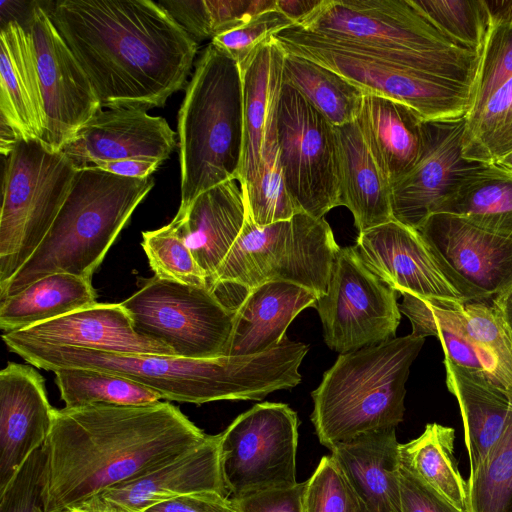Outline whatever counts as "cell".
<instances>
[{
  "instance_id": "cell-1",
  "label": "cell",
  "mask_w": 512,
  "mask_h": 512,
  "mask_svg": "<svg viewBox=\"0 0 512 512\" xmlns=\"http://www.w3.org/2000/svg\"><path fill=\"white\" fill-rule=\"evenodd\" d=\"M102 108L165 105L191 72L197 42L151 0H64L48 11Z\"/></svg>"
},
{
  "instance_id": "cell-2",
  "label": "cell",
  "mask_w": 512,
  "mask_h": 512,
  "mask_svg": "<svg viewBox=\"0 0 512 512\" xmlns=\"http://www.w3.org/2000/svg\"><path fill=\"white\" fill-rule=\"evenodd\" d=\"M208 434L169 402L55 409L45 441V512H64L165 465Z\"/></svg>"
},
{
  "instance_id": "cell-3",
  "label": "cell",
  "mask_w": 512,
  "mask_h": 512,
  "mask_svg": "<svg viewBox=\"0 0 512 512\" xmlns=\"http://www.w3.org/2000/svg\"><path fill=\"white\" fill-rule=\"evenodd\" d=\"M8 349L39 369H88L127 378L161 399L196 405L220 400H262L301 382L299 367L308 345L287 338L276 348L254 355L191 359L124 354L16 338L3 333Z\"/></svg>"
},
{
  "instance_id": "cell-4",
  "label": "cell",
  "mask_w": 512,
  "mask_h": 512,
  "mask_svg": "<svg viewBox=\"0 0 512 512\" xmlns=\"http://www.w3.org/2000/svg\"><path fill=\"white\" fill-rule=\"evenodd\" d=\"M153 186L152 177L125 178L93 166L78 169L69 194L40 245L20 269L0 285V300L55 273L91 280Z\"/></svg>"
},
{
  "instance_id": "cell-5",
  "label": "cell",
  "mask_w": 512,
  "mask_h": 512,
  "mask_svg": "<svg viewBox=\"0 0 512 512\" xmlns=\"http://www.w3.org/2000/svg\"><path fill=\"white\" fill-rule=\"evenodd\" d=\"M293 25L344 49L476 80L480 54L444 35L409 0H322Z\"/></svg>"
},
{
  "instance_id": "cell-6",
  "label": "cell",
  "mask_w": 512,
  "mask_h": 512,
  "mask_svg": "<svg viewBox=\"0 0 512 512\" xmlns=\"http://www.w3.org/2000/svg\"><path fill=\"white\" fill-rule=\"evenodd\" d=\"M425 338L409 334L339 354L311 392L310 419L319 442L332 450L404 418L405 384Z\"/></svg>"
},
{
  "instance_id": "cell-7",
  "label": "cell",
  "mask_w": 512,
  "mask_h": 512,
  "mask_svg": "<svg viewBox=\"0 0 512 512\" xmlns=\"http://www.w3.org/2000/svg\"><path fill=\"white\" fill-rule=\"evenodd\" d=\"M181 202L238 180L243 151L241 71L211 43L196 62L178 113Z\"/></svg>"
},
{
  "instance_id": "cell-8",
  "label": "cell",
  "mask_w": 512,
  "mask_h": 512,
  "mask_svg": "<svg viewBox=\"0 0 512 512\" xmlns=\"http://www.w3.org/2000/svg\"><path fill=\"white\" fill-rule=\"evenodd\" d=\"M340 246L324 218L304 212L290 220L256 225L246 210L242 231L218 268L210 287H243L271 281L297 284L323 295Z\"/></svg>"
},
{
  "instance_id": "cell-9",
  "label": "cell",
  "mask_w": 512,
  "mask_h": 512,
  "mask_svg": "<svg viewBox=\"0 0 512 512\" xmlns=\"http://www.w3.org/2000/svg\"><path fill=\"white\" fill-rule=\"evenodd\" d=\"M0 212V285L40 245L72 186L76 167L44 139L20 138L5 156Z\"/></svg>"
},
{
  "instance_id": "cell-10",
  "label": "cell",
  "mask_w": 512,
  "mask_h": 512,
  "mask_svg": "<svg viewBox=\"0 0 512 512\" xmlns=\"http://www.w3.org/2000/svg\"><path fill=\"white\" fill-rule=\"evenodd\" d=\"M285 52L306 58L341 75L366 94L400 102L424 121L466 117L475 82L430 72L344 49L292 25L273 36Z\"/></svg>"
},
{
  "instance_id": "cell-11",
  "label": "cell",
  "mask_w": 512,
  "mask_h": 512,
  "mask_svg": "<svg viewBox=\"0 0 512 512\" xmlns=\"http://www.w3.org/2000/svg\"><path fill=\"white\" fill-rule=\"evenodd\" d=\"M121 305L139 334L165 344L178 357L227 355L235 307L227 306L209 286L154 276Z\"/></svg>"
},
{
  "instance_id": "cell-12",
  "label": "cell",
  "mask_w": 512,
  "mask_h": 512,
  "mask_svg": "<svg viewBox=\"0 0 512 512\" xmlns=\"http://www.w3.org/2000/svg\"><path fill=\"white\" fill-rule=\"evenodd\" d=\"M297 413L284 403L262 402L220 433V465L230 498L296 485Z\"/></svg>"
},
{
  "instance_id": "cell-13",
  "label": "cell",
  "mask_w": 512,
  "mask_h": 512,
  "mask_svg": "<svg viewBox=\"0 0 512 512\" xmlns=\"http://www.w3.org/2000/svg\"><path fill=\"white\" fill-rule=\"evenodd\" d=\"M399 310L413 335L437 337L444 361L512 395V339L491 301L445 302L404 293Z\"/></svg>"
},
{
  "instance_id": "cell-14",
  "label": "cell",
  "mask_w": 512,
  "mask_h": 512,
  "mask_svg": "<svg viewBox=\"0 0 512 512\" xmlns=\"http://www.w3.org/2000/svg\"><path fill=\"white\" fill-rule=\"evenodd\" d=\"M277 144L284 179L299 210L320 219L339 206L336 128L287 83L278 108Z\"/></svg>"
},
{
  "instance_id": "cell-15",
  "label": "cell",
  "mask_w": 512,
  "mask_h": 512,
  "mask_svg": "<svg viewBox=\"0 0 512 512\" xmlns=\"http://www.w3.org/2000/svg\"><path fill=\"white\" fill-rule=\"evenodd\" d=\"M397 295L366 267L354 246L340 247L327 290L314 305L326 345L345 354L395 338L401 319Z\"/></svg>"
},
{
  "instance_id": "cell-16",
  "label": "cell",
  "mask_w": 512,
  "mask_h": 512,
  "mask_svg": "<svg viewBox=\"0 0 512 512\" xmlns=\"http://www.w3.org/2000/svg\"><path fill=\"white\" fill-rule=\"evenodd\" d=\"M440 270L464 302L491 301L512 284V239L448 213L417 229Z\"/></svg>"
},
{
  "instance_id": "cell-17",
  "label": "cell",
  "mask_w": 512,
  "mask_h": 512,
  "mask_svg": "<svg viewBox=\"0 0 512 512\" xmlns=\"http://www.w3.org/2000/svg\"><path fill=\"white\" fill-rule=\"evenodd\" d=\"M26 29L34 51L44 106V140L53 149L61 150L102 107L48 10L33 7Z\"/></svg>"
},
{
  "instance_id": "cell-18",
  "label": "cell",
  "mask_w": 512,
  "mask_h": 512,
  "mask_svg": "<svg viewBox=\"0 0 512 512\" xmlns=\"http://www.w3.org/2000/svg\"><path fill=\"white\" fill-rule=\"evenodd\" d=\"M466 117L424 121L423 145L414 167L391 184L394 220L417 230L479 162L463 157Z\"/></svg>"
},
{
  "instance_id": "cell-19",
  "label": "cell",
  "mask_w": 512,
  "mask_h": 512,
  "mask_svg": "<svg viewBox=\"0 0 512 512\" xmlns=\"http://www.w3.org/2000/svg\"><path fill=\"white\" fill-rule=\"evenodd\" d=\"M176 146V132L160 116L136 108L101 109L62 147L76 169L99 161L144 159L164 162Z\"/></svg>"
},
{
  "instance_id": "cell-20",
  "label": "cell",
  "mask_w": 512,
  "mask_h": 512,
  "mask_svg": "<svg viewBox=\"0 0 512 512\" xmlns=\"http://www.w3.org/2000/svg\"><path fill=\"white\" fill-rule=\"evenodd\" d=\"M354 247L366 267L398 294L464 302L417 230L392 220L359 233Z\"/></svg>"
},
{
  "instance_id": "cell-21",
  "label": "cell",
  "mask_w": 512,
  "mask_h": 512,
  "mask_svg": "<svg viewBox=\"0 0 512 512\" xmlns=\"http://www.w3.org/2000/svg\"><path fill=\"white\" fill-rule=\"evenodd\" d=\"M55 408L43 377L30 365L8 363L0 372V492L45 444Z\"/></svg>"
},
{
  "instance_id": "cell-22",
  "label": "cell",
  "mask_w": 512,
  "mask_h": 512,
  "mask_svg": "<svg viewBox=\"0 0 512 512\" xmlns=\"http://www.w3.org/2000/svg\"><path fill=\"white\" fill-rule=\"evenodd\" d=\"M221 435L206 440L153 471L94 496L121 512H143L180 496L215 491L228 496L220 465ZM229 497V496H228Z\"/></svg>"
},
{
  "instance_id": "cell-23",
  "label": "cell",
  "mask_w": 512,
  "mask_h": 512,
  "mask_svg": "<svg viewBox=\"0 0 512 512\" xmlns=\"http://www.w3.org/2000/svg\"><path fill=\"white\" fill-rule=\"evenodd\" d=\"M9 334L55 346L124 354L176 356L165 344L139 334L121 303H96Z\"/></svg>"
},
{
  "instance_id": "cell-24",
  "label": "cell",
  "mask_w": 512,
  "mask_h": 512,
  "mask_svg": "<svg viewBox=\"0 0 512 512\" xmlns=\"http://www.w3.org/2000/svg\"><path fill=\"white\" fill-rule=\"evenodd\" d=\"M286 53L274 37L259 47L240 69L242 77L243 151L240 186L249 183L267 150L277 145V117Z\"/></svg>"
},
{
  "instance_id": "cell-25",
  "label": "cell",
  "mask_w": 512,
  "mask_h": 512,
  "mask_svg": "<svg viewBox=\"0 0 512 512\" xmlns=\"http://www.w3.org/2000/svg\"><path fill=\"white\" fill-rule=\"evenodd\" d=\"M317 296L305 287L271 281L248 290L235 307L232 334L226 356H247L278 347L286 330L305 308L314 307Z\"/></svg>"
},
{
  "instance_id": "cell-26",
  "label": "cell",
  "mask_w": 512,
  "mask_h": 512,
  "mask_svg": "<svg viewBox=\"0 0 512 512\" xmlns=\"http://www.w3.org/2000/svg\"><path fill=\"white\" fill-rule=\"evenodd\" d=\"M396 428L360 435L335 446L331 456L360 506L369 512H401Z\"/></svg>"
},
{
  "instance_id": "cell-27",
  "label": "cell",
  "mask_w": 512,
  "mask_h": 512,
  "mask_svg": "<svg viewBox=\"0 0 512 512\" xmlns=\"http://www.w3.org/2000/svg\"><path fill=\"white\" fill-rule=\"evenodd\" d=\"M176 216L210 287L244 226L246 204L240 183L230 180L203 192L186 210H178Z\"/></svg>"
},
{
  "instance_id": "cell-28",
  "label": "cell",
  "mask_w": 512,
  "mask_h": 512,
  "mask_svg": "<svg viewBox=\"0 0 512 512\" xmlns=\"http://www.w3.org/2000/svg\"><path fill=\"white\" fill-rule=\"evenodd\" d=\"M0 50V119L24 139H44V106L27 29L16 20L4 24Z\"/></svg>"
},
{
  "instance_id": "cell-29",
  "label": "cell",
  "mask_w": 512,
  "mask_h": 512,
  "mask_svg": "<svg viewBox=\"0 0 512 512\" xmlns=\"http://www.w3.org/2000/svg\"><path fill=\"white\" fill-rule=\"evenodd\" d=\"M335 128L339 206L352 213L359 233L394 220L390 182L372 156L356 121Z\"/></svg>"
},
{
  "instance_id": "cell-30",
  "label": "cell",
  "mask_w": 512,
  "mask_h": 512,
  "mask_svg": "<svg viewBox=\"0 0 512 512\" xmlns=\"http://www.w3.org/2000/svg\"><path fill=\"white\" fill-rule=\"evenodd\" d=\"M424 120L410 107L365 94L356 123L390 185L416 164L423 145Z\"/></svg>"
},
{
  "instance_id": "cell-31",
  "label": "cell",
  "mask_w": 512,
  "mask_h": 512,
  "mask_svg": "<svg viewBox=\"0 0 512 512\" xmlns=\"http://www.w3.org/2000/svg\"><path fill=\"white\" fill-rule=\"evenodd\" d=\"M444 364L446 386L459 404L472 473L502 435L512 411V395L481 375Z\"/></svg>"
},
{
  "instance_id": "cell-32",
  "label": "cell",
  "mask_w": 512,
  "mask_h": 512,
  "mask_svg": "<svg viewBox=\"0 0 512 512\" xmlns=\"http://www.w3.org/2000/svg\"><path fill=\"white\" fill-rule=\"evenodd\" d=\"M91 280L67 273L38 279L19 293L0 300L3 333L22 331L96 304Z\"/></svg>"
},
{
  "instance_id": "cell-33",
  "label": "cell",
  "mask_w": 512,
  "mask_h": 512,
  "mask_svg": "<svg viewBox=\"0 0 512 512\" xmlns=\"http://www.w3.org/2000/svg\"><path fill=\"white\" fill-rule=\"evenodd\" d=\"M435 213L461 217L483 230L512 239V173L493 163L478 164Z\"/></svg>"
},
{
  "instance_id": "cell-34",
  "label": "cell",
  "mask_w": 512,
  "mask_h": 512,
  "mask_svg": "<svg viewBox=\"0 0 512 512\" xmlns=\"http://www.w3.org/2000/svg\"><path fill=\"white\" fill-rule=\"evenodd\" d=\"M454 440L453 428L429 423L420 436L399 444L400 467L458 510L470 512L468 485L454 458Z\"/></svg>"
},
{
  "instance_id": "cell-35",
  "label": "cell",
  "mask_w": 512,
  "mask_h": 512,
  "mask_svg": "<svg viewBox=\"0 0 512 512\" xmlns=\"http://www.w3.org/2000/svg\"><path fill=\"white\" fill-rule=\"evenodd\" d=\"M285 53V83L299 91L335 127L356 121L366 94L361 88L326 67Z\"/></svg>"
},
{
  "instance_id": "cell-36",
  "label": "cell",
  "mask_w": 512,
  "mask_h": 512,
  "mask_svg": "<svg viewBox=\"0 0 512 512\" xmlns=\"http://www.w3.org/2000/svg\"><path fill=\"white\" fill-rule=\"evenodd\" d=\"M55 382L66 408L95 404L142 406L161 397L154 391L122 376L88 369H59Z\"/></svg>"
},
{
  "instance_id": "cell-37",
  "label": "cell",
  "mask_w": 512,
  "mask_h": 512,
  "mask_svg": "<svg viewBox=\"0 0 512 512\" xmlns=\"http://www.w3.org/2000/svg\"><path fill=\"white\" fill-rule=\"evenodd\" d=\"M512 152V78L495 91L477 112L466 116L463 157L495 163Z\"/></svg>"
},
{
  "instance_id": "cell-38",
  "label": "cell",
  "mask_w": 512,
  "mask_h": 512,
  "mask_svg": "<svg viewBox=\"0 0 512 512\" xmlns=\"http://www.w3.org/2000/svg\"><path fill=\"white\" fill-rule=\"evenodd\" d=\"M470 512H512V411L506 427L467 481Z\"/></svg>"
},
{
  "instance_id": "cell-39",
  "label": "cell",
  "mask_w": 512,
  "mask_h": 512,
  "mask_svg": "<svg viewBox=\"0 0 512 512\" xmlns=\"http://www.w3.org/2000/svg\"><path fill=\"white\" fill-rule=\"evenodd\" d=\"M241 189L246 210L258 226L290 220L301 213L287 188L278 144L265 152L255 176Z\"/></svg>"
},
{
  "instance_id": "cell-40",
  "label": "cell",
  "mask_w": 512,
  "mask_h": 512,
  "mask_svg": "<svg viewBox=\"0 0 512 512\" xmlns=\"http://www.w3.org/2000/svg\"><path fill=\"white\" fill-rule=\"evenodd\" d=\"M456 44L481 54L491 26L485 0H409Z\"/></svg>"
},
{
  "instance_id": "cell-41",
  "label": "cell",
  "mask_w": 512,
  "mask_h": 512,
  "mask_svg": "<svg viewBox=\"0 0 512 512\" xmlns=\"http://www.w3.org/2000/svg\"><path fill=\"white\" fill-rule=\"evenodd\" d=\"M142 248L155 276L194 286H209L184 238L181 220L142 233ZM212 289V288H211Z\"/></svg>"
},
{
  "instance_id": "cell-42",
  "label": "cell",
  "mask_w": 512,
  "mask_h": 512,
  "mask_svg": "<svg viewBox=\"0 0 512 512\" xmlns=\"http://www.w3.org/2000/svg\"><path fill=\"white\" fill-rule=\"evenodd\" d=\"M511 78L512 23L491 21L480 54L474 102L468 115L480 110L490 96Z\"/></svg>"
},
{
  "instance_id": "cell-43",
  "label": "cell",
  "mask_w": 512,
  "mask_h": 512,
  "mask_svg": "<svg viewBox=\"0 0 512 512\" xmlns=\"http://www.w3.org/2000/svg\"><path fill=\"white\" fill-rule=\"evenodd\" d=\"M359 502L331 455L323 456L309 479L304 512H355Z\"/></svg>"
},
{
  "instance_id": "cell-44",
  "label": "cell",
  "mask_w": 512,
  "mask_h": 512,
  "mask_svg": "<svg viewBox=\"0 0 512 512\" xmlns=\"http://www.w3.org/2000/svg\"><path fill=\"white\" fill-rule=\"evenodd\" d=\"M292 25L290 19L272 9L213 37L210 43L235 60L241 69L259 47Z\"/></svg>"
},
{
  "instance_id": "cell-45",
  "label": "cell",
  "mask_w": 512,
  "mask_h": 512,
  "mask_svg": "<svg viewBox=\"0 0 512 512\" xmlns=\"http://www.w3.org/2000/svg\"><path fill=\"white\" fill-rule=\"evenodd\" d=\"M46 463L43 445L0 492V512H45Z\"/></svg>"
},
{
  "instance_id": "cell-46",
  "label": "cell",
  "mask_w": 512,
  "mask_h": 512,
  "mask_svg": "<svg viewBox=\"0 0 512 512\" xmlns=\"http://www.w3.org/2000/svg\"><path fill=\"white\" fill-rule=\"evenodd\" d=\"M213 37L276 9V0H205ZM212 37V38H213Z\"/></svg>"
},
{
  "instance_id": "cell-47",
  "label": "cell",
  "mask_w": 512,
  "mask_h": 512,
  "mask_svg": "<svg viewBox=\"0 0 512 512\" xmlns=\"http://www.w3.org/2000/svg\"><path fill=\"white\" fill-rule=\"evenodd\" d=\"M306 481L288 488L272 489L230 498L237 512H304Z\"/></svg>"
},
{
  "instance_id": "cell-48",
  "label": "cell",
  "mask_w": 512,
  "mask_h": 512,
  "mask_svg": "<svg viewBox=\"0 0 512 512\" xmlns=\"http://www.w3.org/2000/svg\"><path fill=\"white\" fill-rule=\"evenodd\" d=\"M399 487L401 512H462L402 467Z\"/></svg>"
},
{
  "instance_id": "cell-49",
  "label": "cell",
  "mask_w": 512,
  "mask_h": 512,
  "mask_svg": "<svg viewBox=\"0 0 512 512\" xmlns=\"http://www.w3.org/2000/svg\"><path fill=\"white\" fill-rule=\"evenodd\" d=\"M158 3L196 42L212 39V29L205 0L158 1Z\"/></svg>"
},
{
  "instance_id": "cell-50",
  "label": "cell",
  "mask_w": 512,
  "mask_h": 512,
  "mask_svg": "<svg viewBox=\"0 0 512 512\" xmlns=\"http://www.w3.org/2000/svg\"><path fill=\"white\" fill-rule=\"evenodd\" d=\"M143 512H237V510L230 497L215 491H204L155 504Z\"/></svg>"
},
{
  "instance_id": "cell-51",
  "label": "cell",
  "mask_w": 512,
  "mask_h": 512,
  "mask_svg": "<svg viewBox=\"0 0 512 512\" xmlns=\"http://www.w3.org/2000/svg\"><path fill=\"white\" fill-rule=\"evenodd\" d=\"M160 165V162L153 160L122 159L112 161H99L91 166L125 178L144 179L151 177V175L160 167Z\"/></svg>"
},
{
  "instance_id": "cell-52",
  "label": "cell",
  "mask_w": 512,
  "mask_h": 512,
  "mask_svg": "<svg viewBox=\"0 0 512 512\" xmlns=\"http://www.w3.org/2000/svg\"><path fill=\"white\" fill-rule=\"evenodd\" d=\"M322 0H276V9L290 19L293 24L307 17Z\"/></svg>"
},
{
  "instance_id": "cell-53",
  "label": "cell",
  "mask_w": 512,
  "mask_h": 512,
  "mask_svg": "<svg viewBox=\"0 0 512 512\" xmlns=\"http://www.w3.org/2000/svg\"><path fill=\"white\" fill-rule=\"evenodd\" d=\"M491 303L512 339V284L496 295Z\"/></svg>"
},
{
  "instance_id": "cell-54",
  "label": "cell",
  "mask_w": 512,
  "mask_h": 512,
  "mask_svg": "<svg viewBox=\"0 0 512 512\" xmlns=\"http://www.w3.org/2000/svg\"><path fill=\"white\" fill-rule=\"evenodd\" d=\"M491 21L512 23V0H485Z\"/></svg>"
},
{
  "instance_id": "cell-55",
  "label": "cell",
  "mask_w": 512,
  "mask_h": 512,
  "mask_svg": "<svg viewBox=\"0 0 512 512\" xmlns=\"http://www.w3.org/2000/svg\"><path fill=\"white\" fill-rule=\"evenodd\" d=\"M64 512H121L97 497H92L84 503Z\"/></svg>"
},
{
  "instance_id": "cell-56",
  "label": "cell",
  "mask_w": 512,
  "mask_h": 512,
  "mask_svg": "<svg viewBox=\"0 0 512 512\" xmlns=\"http://www.w3.org/2000/svg\"><path fill=\"white\" fill-rule=\"evenodd\" d=\"M496 166L500 167L501 169L512 173V152L506 154L499 160H497L495 163Z\"/></svg>"
},
{
  "instance_id": "cell-57",
  "label": "cell",
  "mask_w": 512,
  "mask_h": 512,
  "mask_svg": "<svg viewBox=\"0 0 512 512\" xmlns=\"http://www.w3.org/2000/svg\"><path fill=\"white\" fill-rule=\"evenodd\" d=\"M355 512H369L359 504V508Z\"/></svg>"
}]
</instances>
